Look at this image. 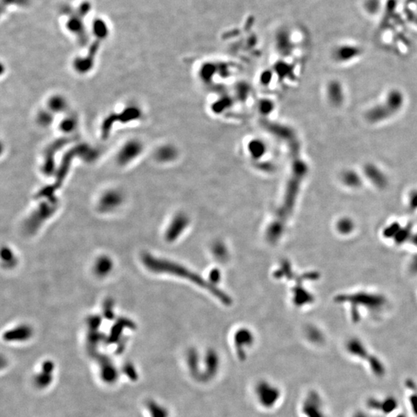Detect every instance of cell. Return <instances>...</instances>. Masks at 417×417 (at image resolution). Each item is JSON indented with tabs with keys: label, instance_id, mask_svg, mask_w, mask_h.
Instances as JSON below:
<instances>
[{
	"label": "cell",
	"instance_id": "1",
	"mask_svg": "<svg viewBox=\"0 0 417 417\" xmlns=\"http://www.w3.org/2000/svg\"><path fill=\"white\" fill-rule=\"evenodd\" d=\"M95 14L90 0H73L61 6L57 21L64 33L84 46L90 42L91 21Z\"/></svg>",
	"mask_w": 417,
	"mask_h": 417
},
{
	"label": "cell",
	"instance_id": "2",
	"mask_svg": "<svg viewBox=\"0 0 417 417\" xmlns=\"http://www.w3.org/2000/svg\"><path fill=\"white\" fill-rule=\"evenodd\" d=\"M142 260L145 267L153 272L167 273V274H170V275H176V276L180 277V278H186L188 280H192V282H193L195 284L201 286V287H204V288H207L208 291L213 293L219 299H223V302H230L228 298L225 295L222 294L220 291H218L212 284L207 283L205 280H203V278L192 274L186 268H184V267L174 263V262L162 260V259H158V258L154 257L153 256L148 255V254L143 255Z\"/></svg>",
	"mask_w": 417,
	"mask_h": 417
},
{
	"label": "cell",
	"instance_id": "3",
	"mask_svg": "<svg viewBox=\"0 0 417 417\" xmlns=\"http://www.w3.org/2000/svg\"><path fill=\"white\" fill-rule=\"evenodd\" d=\"M283 396L281 388L269 379H260L254 386V397L258 406L264 410L276 408Z\"/></svg>",
	"mask_w": 417,
	"mask_h": 417
},
{
	"label": "cell",
	"instance_id": "4",
	"mask_svg": "<svg viewBox=\"0 0 417 417\" xmlns=\"http://www.w3.org/2000/svg\"><path fill=\"white\" fill-rule=\"evenodd\" d=\"M363 176L374 186L383 189L388 185V178L380 167L372 162L365 164L363 166Z\"/></svg>",
	"mask_w": 417,
	"mask_h": 417
},
{
	"label": "cell",
	"instance_id": "5",
	"mask_svg": "<svg viewBox=\"0 0 417 417\" xmlns=\"http://www.w3.org/2000/svg\"><path fill=\"white\" fill-rule=\"evenodd\" d=\"M339 301H349L352 303H362L371 308H378L384 305L385 300L379 295H369L366 293H359L352 296H339Z\"/></svg>",
	"mask_w": 417,
	"mask_h": 417
},
{
	"label": "cell",
	"instance_id": "6",
	"mask_svg": "<svg viewBox=\"0 0 417 417\" xmlns=\"http://www.w3.org/2000/svg\"><path fill=\"white\" fill-rule=\"evenodd\" d=\"M53 211L54 208H52L46 204H44L42 207H40L38 210L36 211L26 221V226H25L26 232H29L30 234L35 232V231L41 227L43 222L46 220L49 216H51Z\"/></svg>",
	"mask_w": 417,
	"mask_h": 417
},
{
	"label": "cell",
	"instance_id": "7",
	"mask_svg": "<svg viewBox=\"0 0 417 417\" xmlns=\"http://www.w3.org/2000/svg\"><path fill=\"white\" fill-rule=\"evenodd\" d=\"M362 54V49L359 46L353 44H341L340 46L335 48L334 51V58L338 62H351L355 59L360 57Z\"/></svg>",
	"mask_w": 417,
	"mask_h": 417
},
{
	"label": "cell",
	"instance_id": "8",
	"mask_svg": "<svg viewBox=\"0 0 417 417\" xmlns=\"http://www.w3.org/2000/svg\"><path fill=\"white\" fill-rule=\"evenodd\" d=\"M32 0H1L2 19L25 11L31 6Z\"/></svg>",
	"mask_w": 417,
	"mask_h": 417
},
{
	"label": "cell",
	"instance_id": "9",
	"mask_svg": "<svg viewBox=\"0 0 417 417\" xmlns=\"http://www.w3.org/2000/svg\"><path fill=\"white\" fill-rule=\"evenodd\" d=\"M382 102L394 116L403 109L406 103V97L402 91L394 88L387 92Z\"/></svg>",
	"mask_w": 417,
	"mask_h": 417
},
{
	"label": "cell",
	"instance_id": "10",
	"mask_svg": "<svg viewBox=\"0 0 417 417\" xmlns=\"http://www.w3.org/2000/svg\"><path fill=\"white\" fill-rule=\"evenodd\" d=\"M327 97L333 106L341 107L346 101V90L341 81H330L327 88Z\"/></svg>",
	"mask_w": 417,
	"mask_h": 417
},
{
	"label": "cell",
	"instance_id": "11",
	"mask_svg": "<svg viewBox=\"0 0 417 417\" xmlns=\"http://www.w3.org/2000/svg\"><path fill=\"white\" fill-rule=\"evenodd\" d=\"M393 114L390 112L384 103L375 104L369 109L366 113V118L371 124H379L388 120Z\"/></svg>",
	"mask_w": 417,
	"mask_h": 417
},
{
	"label": "cell",
	"instance_id": "12",
	"mask_svg": "<svg viewBox=\"0 0 417 417\" xmlns=\"http://www.w3.org/2000/svg\"><path fill=\"white\" fill-rule=\"evenodd\" d=\"M141 151V145L139 141H131L125 144L119 152V162L122 165L135 160Z\"/></svg>",
	"mask_w": 417,
	"mask_h": 417
},
{
	"label": "cell",
	"instance_id": "13",
	"mask_svg": "<svg viewBox=\"0 0 417 417\" xmlns=\"http://www.w3.org/2000/svg\"><path fill=\"white\" fill-rule=\"evenodd\" d=\"M341 182L345 186L349 188H360L363 183L362 175L355 169H346L341 173Z\"/></svg>",
	"mask_w": 417,
	"mask_h": 417
},
{
	"label": "cell",
	"instance_id": "14",
	"mask_svg": "<svg viewBox=\"0 0 417 417\" xmlns=\"http://www.w3.org/2000/svg\"><path fill=\"white\" fill-rule=\"evenodd\" d=\"M122 201V196L116 191L108 192L101 197L99 207L101 211H111L118 207Z\"/></svg>",
	"mask_w": 417,
	"mask_h": 417
},
{
	"label": "cell",
	"instance_id": "15",
	"mask_svg": "<svg viewBox=\"0 0 417 417\" xmlns=\"http://www.w3.org/2000/svg\"><path fill=\"white\" fill-rule=\"evenodd\" d=\"M236 355L241 360L246 358V350L244 348H249L253 344V337L248 331H241L236 335ZM234 343V344H235Z\"/></svg>",
	"mask_w": 417,
	"mask_h": 417
},
{
	"label": "cell",
	"instance_id": "16",
	"mask_svg": "<svg viewBox=\"0 0 417 417\" xmlns=\"http://www.w3.org/2000/svg\"><path fill=\"white\" fill-rule=\"evenodd\" d=\"M32 335V330L29 326L23 325L7 331L4 335V339L10 341H26Z\"/></svg>",
	"mask_w": 417,
	"mask_h": 417
},
{
	"label": "cell",
	"instance_id": "17",
	"mask_svg": "<svg viewBox=\"0 0 417 417\" xmlns=\"http://www.w3.org/2000/svg\"><path fill=\"white\" fill-rule=\"evenodd\" d=\"M185 222L186 220L183 218H176L171 224L170 227L168 228V232L166 233L167 240L172 241L176 239V236L185 228Z\"/></svg>",
	"mask_w": 417,
	"mask_h": 417
},
{
	"label": "cell",
	"instance_id": "18",
	"mask_svg": "<svg viewBox=\"0 0 417 417\" xmlns=\"http://www.w3.org/2000/svg\"><path fill=\"white\" fill-rule=\"evenodd\" d=\"M112 261L108 256H101L96 261L94 271L98 276L104 277L110 273L112 269Z\"/></svg>",
	"mask_w": 417,
	"mask_h": 417
},
{
	"label": "cell",
	"instance_id": "19",
	"mask_svg": "<svg viewBox=\"0 0 417 417\" xmlns=\"http://www.w3.org/2000/svg\"><path fill=\"white\" fill-rule=\"evenodd\" d=\"M337 228L341 233L348 234L351 231H353L354 224L349 219L344 218V219H341L339 220V223L337 224Z\"/></svg>",
	"mask_w": 417,
	"mask_h": 417
},
{
	"label": "cell",
	"instance_id": "20",
	"mask_svg": "<svg viewBox=\"0 0 417 417\" xmlns=\"http://www.w3.org/2000/svg\"><path fill=\"white\" fill-rule=\"evenodd\" d=\"M149 408L151 410V415L152 417H168V412L165 407L159 403H152Z\"/></svg>",
	"mask_w": 417,
	"mask_h": 417
},
{
	"label": "cell",
	"instance_id": "21",
	"mask_svg": "<svg viewBox=\"0 0 417 417\" xmlns=\"http://www.w3.org/2000/svg\"><path fill=\"white\" fill-rule=\"evenodd\" d=\"M66 107V102L61 97H52L49 103V109L56 112H61Z\"/></svg>",
	"mask_w": 417,
	"mask_h": 417
},
{
	"label": "cell",
	"instance_id": "22",
	"mask_svg": "<svg viewBox=\"0 0 417 417\" xmlns=\"http://www.w3.org/2000/svg\"><path fill=\"white\" fill-rule=\"evenodd\" d=\"M364 5L366 11L370 14H374V13H377V11L380 8V1L379 0H366Z\"/></svg>",
	"mask_w": 417,
	"mask_h": 417
},
{
	"label": "cell",
	"instance_id": "23",
	"mask_svg": "<svg viewBox=\"0 0 417 417\" xmlns=\"http://www.w3.org/2000/svg\"><path fill=\"white\" fill-rule=\"evenodd\" d=\"M2 260L6 264H11V265L13 264V263H12V260L14 261V256H13V254L10 250L7 249V248L2 250Z\"/></svg>",
	"mask_w": 417,
	"mask_h": 417
},
{
	"label": "cell",
	"instance_id": "24",
	"mask_svg": "<svg viewBox=\"0 0 417 417\" xmlns=\"http://www.w3.org/2000/svg\"><path fill=\"white\" fill-rule=\"evenodd\" d=\"M112 308H113V304H112V301H108L104 307V316H106L108 319H112L113 318L114 313Z\"/></svg>",
	"mask_w": 417,
	"mask_h": 417
},
{
	"label": "cell",
	"instance_id": "25",
	"mask_svg": "<svg viewBox=\"0 0 417 417\" xmlns=\"http://www.w3.org/2000/svg\"><path fill=\"white\" fill-rule=\"evenodd\" d=\"M409 206L413 210L417 209V190L413 191L409 197Z\"/></svg>",
	"mask_w": 417,
	"mask_h": 417
},
{
	"label": "cell",
	"instance_id": "26",
	"mask_svg": "<svg viewBox=\"0 0 417 417\" xmlns=\"http://www.w3.org/2000/svg\"><path fill=\"white\" fill-rule=\"evenodd\" d=\"M411 270L414 272H417V256H416L414 260H412Z\"/></svg>",
	"mask_w": 417,
	"mask_h": 417
},
{
	"label": "cell",
	"instance_id": "27",
	"mask_svg": "<svg viewBox=\"0 0 417 417\" xmlns=\"http://www.w3.org/2000/svg\"><path fill=\"white\" fill-rule=\"evenodd\" d=\"M414 243L417 247V235H416V236L414 237Z\"/></svg>",
	"mask_w": 417,
	"mask_h": 417
}]
</instances>
